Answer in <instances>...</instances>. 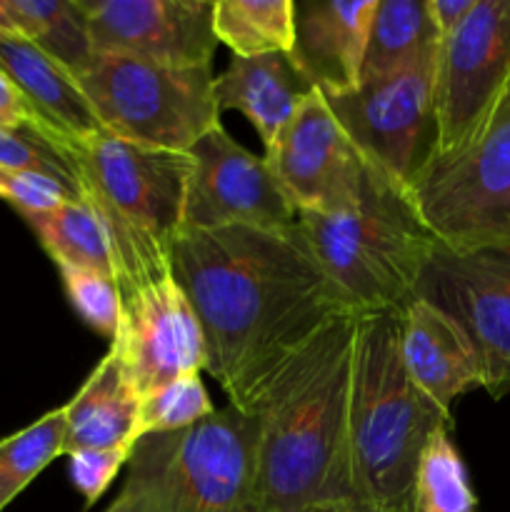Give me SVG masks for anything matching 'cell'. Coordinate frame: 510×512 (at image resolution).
Segmentation results:
<instances>
[{
    "label": "cell",
    "instance_id": "5bb4252c",
    "mask_svg": "<svg viewBox=\"0 0 510 512\" xmlns=\"http://www.w3.org/2000/svg\"><path fill=\"white\" fill-rule=\"evenodd\" d=\"M98 55L168 68H210L218 38L210 0H78Z\"/></svg>",
    "mask_w": 510,
    "mask_h": 512
},
{
    "label": "cell",
    "instance_id": "1f68e13d",
    "mask_svg": "<svg viewBox=\"0 0 510 512\" xmlns=\"http://www.w3.org/2000/svg\"><path fill=\"white\" fill-rule=\"evenodd\" d=\"M0 130H13V133H30L35 130L33 110L23 100L13 83L0 73Z\"/></svg>",
    "mask_w": 510,
    "mask_h": 512
},
{
    "label": "cell",
    "instance_id": "4dcf8cb0",
    "mask_svg": "<svg viewBox=\"0 0 510 512\" xmlns=\"http://www.w3.org/2000/svg\"><path fill=\"white\" fill-rule=\"evenodd\" d=\"M0 168L15 170H33V173L50 175L63 183L73 185L75 180L70 175V168L30 133H13V130H0ZM78 190V188H75Z\"/></svg>",
    "mask_w": 510,
    "mask_h": 512
},
{
    "label": "cell",
    "instance_id": "9a60e30c",
    "mask_svg": "<svg viewBox=\"0 0 510 512\" xmlns=\"http://www.w3.org/2000/svg\"><path fill=\"white\" fill-rule=\"evenodd\" d=\"M110 345L118 348L140 395L205 370L203 328L173 275L125 295L123 320Z\"/></svg>",
    "mask_w": 510,
    "mask_h": 512
},
{
    "label": "cell",
    "instance_id": "83f0119b",
    "mask_svg": "<svg viewBox=\"0 0 510 512\" xmlns=\"http://www.w3.org/2000/svg\"><path fill=\"white\" fill-rule=\"evenodd\" d=\"M70 308L88 328L113 340L123 320V293L118 280L98 270L58 265Z\"/></svg>",
    "mask_w": 510,
    "mask_h": 512
},
{
    "label": "cell",
    "instance_id": "d4e9b609",
    "mask_svg": "<svg viewBox=\"0 0 510 512\" xmlns=\"http://www.w3.org/2000/svg\"><path fill=\"white\" fill-rule=\"evenodd\" d=\"M413 512H478V495L468 470L450 440V428H438L425 443L415 470Z\"/></svg>",
    "mask_w": 510,
    "mask_h": 512
},
{
    "label": "cell",
    "instance_id": "e0dca14e",
    "mask_svg": "<svg viewBox=\"0 0 510 512\" xmlns=\"http://www.w3.org/2000/svg\"><path fill=\"white\" fill-rule=\"evenodd\" d=\"M0 73L33 110L35 138L58 158L65 148L103 130L73 75L5 25H0Z\"/></svg>",
    "mask_w": 510,
    "mask_h": 512
},
{
    "label": "cell",
    "instance_id": "30bf717a",
    "mask_svg": "<svg viewBox=\"0 0 510 512\" xmlns=\"http://www.w3.org/2000/svg\"><path fill=\"white\" fill-rule=\"evenodd\" d=\"M508 98L510 0H475L463 23L440 43L433 158L468 148Z\"/></svg>",
    "mask_w": 510,
    "mask_h": 512
},
{
    "label": "cell",
    "instance_id": "5b68a950",
    "mask_svg": "<svg viewBox=\"0 0 510 512\" xmlns=\"http://www.w3.org/2000/svg\"><path fill=\"white\" fill-rule=\"evenodd\" d=\"M298 233L350 313H388L415 298L438 240L408 190L368 165L363 190L338 213H298Z\"/></svg>",
    "mask_w": 510,
    "mask_h": 512
},
{
    "label": "cell",
    "instance_id": "836d02e7",
    "mask_svg": "<svg viewBox=\"0 0 510 512\" xmlns=\"http://www.w3.org/2000/svg\"><path fill=\"white\" fill-rule=\"evenodd\" d=\"M300 512H393L375 508V505L360 503V500H350V503H333V505H313V508H305Z\"/></svg>",
    "mask_w": 510,
    "mask_h": 512
},
{
    "label": "cell",
    "instance_id": "ffe728a7",
    "mask_svg": "<svg viewBox=\"0 0 510 512\" xmlns=\"http://www.w3.org/2000/svg\"><path fill=\"white\" fill-rule=\"evenodd\" d=\"M218 110H238L250 120L265 150L275 143L283 125L293 118L298 105L313 93V85L300 75L290 55L268 53L253 58L233 55L228 68L215 75Z\"/></svg>",
    "mask_w": 510,
    "mask_h": 512
},
{
    "label": "cell",
    "instance_id": "4fadbf2b",
    "mask_svg": "<svg viewBox=\"0 0 510 512\" xmlns=\"http://www.w3.org/2000/svg\"><path fill=\"white\" fill-rule=\"evenodd\" d=\"M193 175L185 195L183 230L293 228L298 210L275 183L263 155L235 143L223 125L188 150Z\"/></svg>",
    "mask_w": 510,
    "mask_h": 512
},
{
    "label": "cell",
    "instance_id": "4316f807",
    "mask_svg": "<svg viewBox=\"0 0 510 512\" xmlns=\"http://www.w3.org/2000/svg\"><path fill=\"white\" fill-rule=\"evenodd\" d=\"M215 413L200 373L180 375L143 395L138 420V440L153 433H175L193 428Z\"/></svg>",
    "mask_w": 510,
    "mask_h": 512
},
{
    "label": "cell",
    "instance_id": "8fae6325",
    "mask_svg": "<svg viewBox=\"0 0 510 512\" xmlns=\"http://www.w3.org/2000/svg\"><path fill=\"white\" fill-rule=\"evenodd\" d=\"M415 298L438 305L468 333L490 398L510 395V245L473 253L438 245Z\"/></svg>",
    "mask_w": 510,
    "mask_h": 512
},
{
    "label": "cell",
    "instance_id": "277c9868",
    "mask_svg": "<svg viewBox=\"0 0 510 512\" xmlns=\"http://www.w3.org/2000/svg\"><path fill=\"white\" fill-rule=\"evenodd\" d=\"M450 413L420 393L400 355V313L358 315L350 388V460L360 503L413 512L415 470Z\"/></svg>",
    "mask_w": 510,
    "mask_h": 512
},
{
    "label": "cell",
    "instance_id": "9c48e42d",
    "mask_svg": "<svg viewBox=\"0 0 510 512\" xmlns=\"http://www.w3.org/2000/svg\"><path fill=\"white\" fill-rule=\"evenodd\" d=\"M438 48L398 73L363 80L328 98L355 148L393 183L408 190L435 153V68Z\"/></svg>",
    "mask_w": 510,
    "mask_h": 512
},
{
    "label": "cell",
    "instance_id": "603a6c76",
    "mask_svg": "<svg viewBox=\"0 0 510 512\" xmlns=\"http://www.w3.org/2000/svg\"><path fill=\"white\" fill-rule=\"evenodd\" d=\"M438 45L428 0H378L365 48L363 80L398 73Z\"/></svg>",
    "mask_w": 510,
    "mask_h": 512
},
{
    "label": "cell",
    "instance_id": "7402d4cb",
    "mask_svg": "<svg viewBox=\"0 0 510 512\" xmlns=\"http://www.w3.org/2000/svg\"><path fill=\"white\" fill-rule=\"evenodd\" d=\"M20 218L30 225L55 265L98 270L118 280L108 230L93 205L85 203L83 198L70 200L45 213H23Z\"/></svg>",
    "mask_w": 510,
    "mask_h": 512
},
{
    "label": "cell",
    "instance_id": "ba28073f",
    "mask_svg": "<svg viewBox=\"0 0 510 512\" xmlns=\"http://www.w3.org/2000/svg\"><path fill=\"white\" fill-rule=\"evenodd\" d=\"M410 198L445 250L510 245V98L468 148L430 160Z\"/></svg>",
    "mask_w": 510,
    "mask_h": 512
},
{
    "label": "cell",
    "instance_id": "3957f363",
    "mask_svg": "<svg viewBox=\"0 0 510 512\" xmlns=\"http://www.w3.org/2000/svg\"><path fill=\"white\" fill-rule=\"evenodd\" d=\"M80 198L108 230L120 293L173 275V248L183 230L193 160L100 133L60 153Z\"/></svg>",
    "mask_w": 510,
    "mask_h": 512
},
{
    "label": "cell",
    "instance_id": "52a82bcc",
    "mask_svg": "<svg viewBox=\"0 0 510 512\" xmlns=\"http://www.w3.org/2000/svg\"><path fill=\"white\" fill-rule=\"evenodd\" d=\"M75 83L105 133L143 148L188 153L220 125L210 68H168L95 53Z\"/></svg>",
    "mask_w": 510,
    "mask_h": 512
},
{
    "label": "cell",
    "instance_id": "f546056e",
    "mask_svg": "<svg viewBox=\"0 0 510 512\" xmlns=\"http://www.w3.org/2000/svg\"><path fill=\"white\" fill-rule=\"evenodd\" d=\"M133 448H105V450H78L68 455V473L75 490L85 498V505H95L105 490L118 478L120 468L128 465Z\"/></svg>",
    "mask_w": 510,
    "mask_h": 512
},
{
    "label": "cell",
    "instance_id": "f1b7e54d",
    "mask_svg": "<svg viewBox=\"0 0 510 512\" xmlns=\"http://www.w3.org/2000/svg\"><path fill=\"white\" fill-rule=\"evenodd\" d=\"M0 198L13 205L18 215L45 213L60 205L78 200L80 193L73 185L33 170L0 168Z\"/></svg>",
    "mask_w": 510,
    "mask_h": 512
},
{
    "label": "cell",
    "instance_id": "d6986e66",
    "mask_svg": "<svg viewBox=\"0 0 510 512\" xmlns=\"http://www.w3.org/2000/svg\"><path fill=\"white\" fill-rule=\"evenodd\" d=\"M140 403L138 385L125 370L118 348L110 345L78 393L65 403V458L78 450L133 448L138 443Z\"/></svg>",
    "mask_w": 510,
    "mask_h": 512
},
{
    "label": "cell",
    "instance_id": "ac0fdd59",
    "mask_svg": "<svg viewBox=\"0 0 510 512\" xmlns=\"http://www.w3.org/2000/svg\"><path fill=\"white\" fill-rule=\"evenodd\" d=\"M400 355L415 388L445 413L460 395L483 388L480 360L468 333L423 298H413L400 310Z\"/></svg>",
    "mask_w": 510,
    "mask_h": 512
},
{
    "label": "cell",
    "instance_id": "7a4b0ae2",
    "mask_svg": "<svg viewBox=\"0 0 510 512\" xmlns=\"http://www.w3.org/2000/svg\"><path fill=\"white\" fill-rule=\"evenodd\" d=\"M355 325V313L330 320L260 398L245 512H300L358 500L350 460Z\"/></svg>",
    "mask_w": 510,
    "mask_h": 512
},
{
    "label": "cell",
    "instance_id": "7c38bea8",
    "mask_svg": "<svg viewBox=\"0 0 510 512\" xmlns=\"http://www.w3.org/2000/svg\"><path fill=\"white\" fill-rule=\"evenodd\" d=\"M263 158L298 213L350 208L368 173V163L318 88L298 105Z\"/></svg>",
    "mask_w": 510,
    "mask_h": 512
},
{
    "label": "cell",
    "instance_id": "d6a6232c",
    "mask_svg": "<svg viewBox=\"0 0 510 512\" xmlns=\"http://www.w3.org/2000/svg\"><path fill=\"white\" fill-rule=\"evenodd\" d=\"M473 5L475 0H428V15L433 20L440 43L463 23L465 15L473 10Z\"/></svg>",
    "mask_w": 510,
    "mask_h": 512
},
{
    "label": "cell",
    "instance_id": "2e32d148",
    "mask_svg": "<svg viewBox=\"0 0 510 512\" xmlns=\"http://www.w3.org/2000/svg\"><path fill=\"white\" fill-rule=\"evenodd\" d=\"M375 8L378 0L295 3V45L290 60L325 98L350 93L363 80Z\"/></svg>",
    "mask_w": 510,
    "mask_h": 512
},
{
    "label": "cell",
    "instance_id": "6da1fadb",
    "mask_svg": "<svg viewBox=\"0 0 510 512\" xmlns=\"http://www.w3.org/2000/svg\"><path fill=\"white\" fill-rule=\"evenodd\" d=\"M173 278L203 328L205 370L243 413L330 320L350 313L298 225L180 230Z\"/></svg>",
    "mask_w": 510,
    "mask_h": 512
},
{
    "label": "cell",
    "instance_id": "cb8c5ba5",
    "mask_svg": "<svg viewBox=\"0 0 510 512\" xmlns=\"http://www.w3.org/2000/svg\"><path fill=\"white\" fill-rule=\"evenodd\" d=\"M213 33L238 58L293 53V0H215Z\"/></svg>",
    "mask_w": 510,
    "mask_h": 512
},
{
    "label": "cell",
    "instance_id": "484cf974",
    "mask_svg": "<svg viewBox=\"0 0 510 512\" xmlns=\"http://www.w3.org/2000/svg\"><path fill=\"white\" fill-rule=\"evenodd\" d=\"M65 405L0 440V512L63 455Z\"/></svg>",
    "mask_w": 510,
    "mask_h": 512
},
{
    "label": "cell",
    "instance_id": "e575fe53",
    "mask_svg": "<svg viewBox=\"0 0 510 512\" xmlns=\"http://www.w3.org/2000/svg\"><path fill=\"white\" fill-rule=\"evenodd\" d=\"M103 512H123V508L118 505V500H113V503L108 505V510H103Z\"/></svg>",
    "mask_w": 510,
    "mask_h": 512
},
{
    "label": "cell",
    "instance_id": "44dd1931",
    "mask_svg": "<svg viewBox=\"0 0 510 512\" xmlns=\"http://www.w3.org/2000/svg\"><path fill=\"white\" fill-rule=\"evenodd\" d=\"M0 25L38 45L73 80L95 55L78 0H0Z\"/></svg>",
    "mask_w": 510,
    "mask_h": 512
},
{
    "label": "cell",
    "instance_id": "8992f818",
    "mask_svg": "<svg viewBox=\"0 0 510 512\" xmlns=\"http://www.w3.org/2000/svg\"><path fill=\"white\" fill-rule=\"evenodd\" d=\"M258 418L225 405L193 428L143 435L133 445L123 512H245Z\"/></svg>",
    "mask_w": 510,
    "mask_h": 512
}]
</instances>
